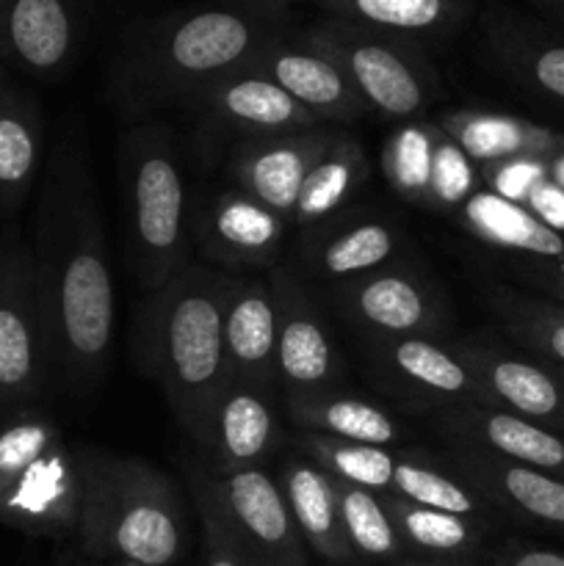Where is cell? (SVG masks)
I'll list each match as a JSON object with an SVG mask.
<instances>
[{
    "mask_svg": "<svg viewBox=\"0 0 564 566\" xmlns=\"http://www.w3.org/2000/svg\"><path fill=\"white\" fill-rule=\"evenodd\" d=\"M31 258L50 379L66 385L75 396H86L108 368L116 298L100 188L81 130H66L50 153Z\"/></svg>",
    "mask_w": 564,
    "mask_h": 566,
    "instance_id": "cell-1",
    "label": "cell"
},
{
    "mask_svg": "<svg viewBox=\"0 0 564 566\" xmlns=\"http://www.w3.org/2000/svg\"><path fill=\"white\" fill-rule=\"evenodd\" d=\"M291 0H210L133 28L111 70L116 111L144 119L180 108L288 31Z\"/></svg>",
    "mask_w": 564,
    "mask_h": 566,
    "instance_id": "cell-2",
    "label": "cell"
},
{
    "mask_svg": "<svg viewBox=\"0 0 564 566\" xmlns=\"http://www.w3.org/2000/svg\"><path fill=\"white\" fill-rule=\"evenodd\" d=\"M232 282L227 271L188 263L138 310V359L199 448L227 385L224 304Z\"/></svg>",
    "mask_w": 564,
    "mask_h": 566,
    "instance_id": "cell-3",
    "label": "cell"
},
{
    "mask_svg": "<svg viewBox=\"0 0 564 566\" xmlns=\"http://www.w3.org/2000/svg\"><path fill=\"white\" fill-rule=\"evenodd\" d=\"M81 464L77 534L94 556L169 566L182 551V509L171 479L136 457L92 451Z\"/></svg>",
    "mask_w": 564,
    "mask_h": 566,
    "instance_id": "cell-4",
    "label": "cell"
},
{
    "mask_svg": "<svg viewBox=\"0 0 564 566\" xmlns=\"http://www.w3.org/2000/svg\"><path fill=\"white\" fill-rule=\"evenodd\" d=\"M116 175L130 271L153 293L188 265L194 235L186 171L171 127L160 122L125 127L116 142Z\"/></svg>",
    "mask_w": 564,
    "mask_h": 566,
    "instance_id": "cell-5",
    "label": "cell"
},
{
    "mask_svg": "<svg viewBox=\"0 0 564 566\" xmlns=\"http://www.w3.org/2000/svg\"><path fill=\"white\" fill-rule=\"evenodd\" d=\"M81 464L36 409L0 423V523L39 536L77 531Z\"/></svg>",
    "mask_w": 564,
    "mask_h": 566,
    "instance_id": "cell-6",
    "label": "cell"
},
{
    "mask_svg": "<svg viewBox=\"0 0 564 566\" xmlns=\"http://www.w3.org/2000/svg\"><path fill=\"white\" fill-rule=\"evenodd\" d=\"M299 36L346 72L370 114L390 122H415L440 99V75L420 42L335 17H324L299 31Z\"/></svg>",
    "mask_w": 564,
    "mask_h": 566,
    "instance_id": "cell-7",
    "label": "cell"
},
{
    "mask_svg": "<svg viewBox=\"0 0 564 566\" xmlns=\"http://www.w3.org/2000/svg\"><path fill=\"white\" fill-rule=\"evenodd\" d=\"M302 457L346 484L363 486L382 497L412 503V506L440 509L470 520H484L487 501L470 490L437 459L415 451L376 446H348L318 434H299Z\"/></svg>",
    "mask_w": 564,
    "mask_h": 566,
    "instance_id": "cell-8",
    "label": "cell"
},
{
    "mask_svg": "<svg viewBox=\"0 0 564 566\" xmlns=\"http://www.w3.org/2000/svg\"><path fill=\"white\" fill-rule=\"evenodd\" d=\"M48 379V337L31 247L9 230L0 238V423L31 409Z\"/></svg>",
    "mask_w": 564,
    "mask_h": 566,
    "instance_id": "cell-9",
    "label": "cell"
},
{
    "mask_svg": "<svg viewBox=\"0 0 564 566\" xmlns=\"http://www.w3.org/2000/svg\"><path fill=\"white\" fill-rule=\"evenodd\" d=\"M330 304L365 343L401 337L442 340L451 326V310L440 287L407 263L332 285Z\"/></svg>",
    "mask_w": 564,
    "mask_h": 566,
    "instance_id": "cell-10",
    "label": "cell"
},
{
    "mask_svg": "<svg viewBox=\"0 0 564 566\" xmlns=\"http://www.w3.org/2000/svg\"><path fill=\"white\" fill-rule=\"evenodd\" d=\"M197 130L205 158L227 155L236 144L280 133L324 127L318 116L288 97L269 77L249 70H236L208 83L180 105Z\"/></svg>",
    "mask_w": 564,
    "mask_h": 566,
    "instance_id": "cell-11",
    "label": "cell"
},
{
    "mask_svg": "<svg viewBox=\"0 0 564 566\" xmlns=\"http://www.w3.org/2000/svg\"><path fill=\"white\" fill-rule=\"evenodd\" d=\"M186 479L205 490L232 539L258 566H307L304 539L280 481L263 468L216 475L210 464L186 462Z\"/></svg>",
    "mask_w": 564,
    "mask_h": 566,
    "instance_id": "cell-12",
    "label": "cell"
},
{
    "mask_svg": "<svg viewBox=\"0 0 564 566\" xmlns=\"http://www.w3.org/2000/svg\"><path fill=\"white\" fill-rule=\"evenodd\" d=\"M276 304V381L285 401L343 390L346 368L318 304L291 269L269 274Z\"/></svg>",
    "mask_w": 564,
    "mask_h": 566,
    "instance_id": "cell-13",
    "label": "cell"
},
{
    "mask_svg": "<svg viewBox=\"0 0 564 566\" xmlns=\"http://www.w3.org/2000/svg\"><path fill=\"white\" fill-rule=\"evenodd\" d=\"M382 175L407 202L429 210H459L479 186V166L440 130L437 122H404L382 144Z\"/></svg>",
    "mask_w": 564,
    "mask_h": 566,
    "instance_id": "cell-14",
    "label": "cell"
},
{
    "mask_svg": "<svg viewBox=\"0 0 564 566\" xmlns=\"http://www.w3.org/2000/svg\"><path fill=\"white\" fill-rule=\"evenodd\" d=\"M479 385L487 407L534 420L564 434V379L534 357H520L481 335L451 343Z\"/></svg>",
    "mask_w": 564,
    "mask_h": 566,
    "instance_id": "cell-15",
    "label": "cell"
},
{
    "mask_svg": "<svg viewBox=\"0 0 564 566\" xmlns=\"http://www.w3.org/2000/svg\"><path fill=\"white\" fill-rule=\"evenodd\" d=\"M374 379L420 412L451 403H484L479 385L451 343L431 337L365 343Z\"/></svg>",
    "mask_w": 564,
    "mask_h": 566,
    "instance_id": "cell-16",
    "label": "cell"
},
{
    "mask_svg": "<svg viewBox=\"0 0 564 566\" xmlns=\"http://www.w3.org/2000/svg\"><path fill=\"white\" fill-rule=\"evenodd\" d=\"M451 448L487 453L564 479V434L487 403H451L426 412Z\"/></svg>",
    "mask_w": 564,
    "mask_h": 566,
    "instance_id": "cell-17",
    "label": "cell"
},
{
    "mask_svg": "<svg viewBox=\"0 0 564 566\" xmlns=\"http://www.w3.org/2000/svg\"><path fill=\"white\" fill-rule=\"evenodd\" d=\"M241 70L258 72L296 99L302 108L330 122H357L370 114L346 72L326 53L310 48L299 33H282L252 55Z\"/></svg>",
    "mask_w": 564,
    "mask_h": 566,
    "instance_id": "cell-18",
    "label": "cell"
},
{
    "mask_svg": "<svg viewBox=\"0 0 564 566\" xmlns=\"http://www.w3.org/2000/svg\"><path fill=\"white\" fill-rule=\"evenodd\" d=\"M335 133L324 125L236 144L227 153V175L232 177L236 188L291 224L304 180L315 160L332 144Z\"/></svg>",
    "mask_w": 564,
    "mask_h": 566,
    "instance_id": "cell-19",
    "label": "cell"
},
{
    "mask_svg": "<svg viewBox=\"0 0 564 566\" xmlns=\"http://www.w3.org/2000/svg\"><path fill=\"white\" fill-rule=\"evenodd\" d=\"M288 221L241 188L219 191L199 208L194 238L219 269H274Z\"/></svg>",
    "mask_w": 564,
    "mask_h": 566,
    "instance_id": "cell-20",
    "label": "cell"
},
{
    "mask_svg": "<svg viewBox=\"0 0 564 566\" xmlns=\"http://www.w3.org/2000/svg\"><path fill=\"white\" fill-rule=\"evenodd\" d=\"M401 249V230L387 216L359 210H343L299 235L304 269L330 287L393 265Z\"/></svg>",
    "mask_w": 564,
    "mask_h": 566,
    "instance_id": "cell-21",
    "label": "cell"
},
{
    "mask_svg": "<svg viewBox=\"0 0 564 566\" xmlns=\"http://www.w3.org/2000/svg\"><path fill=\"white\" fill-rule=\"evenodd\" d=\"M446 468L479 492L490 506L523 523L564 534V479L558 475L451 446L446 453Z\"/></svg>",
    "mask_w": 564,
    "mask_h": 566,
    "instance_id": "cell-22",
    "label": "cell"
},
{
    "mask_svg": "<svg viewBox=\"0 0 564 566\" xmlns=\"http://www.w3.org/2000/svg\"><path fill=\"white\" fill-rule=\"evenodd\" d=\"M81 33L77 0H3L0 6V53L36 77L70 70Z\"/></svg>",
    "mask_w": 564,
    "mask_h": 566,
    "instance_id": "cell-23",
    "label": "cell"
},
{
    "mask_svg": "<svg viewBox=\"0 0 564 566\" xmlns=\"http://www.w3.org/2000/svg\"><path fill=\"white\" fill-rule=\"evenodd\" d=\"M481 33L484 53L509 81L564 108V39L503 6L487 9Z\"/></svg>",
    "mask_w": 564,
    "mask_h": 566,
    "instance_id": "cell-24",
    "label": "cell"
},
{
    "mask_svg": "<svg viewBox=\"0 0 564 566\" xmlns=\"http://www.w3.org/2000/svg\"><path fill=\"white\" fill-rule=\"evenodd\" d=\"M437 125L462 149L470 164L484 169L509 164L547 166L564 158V138L558 133L520 116L484 108H453L442 111Z\"/></svg>",
    "mask_w": 564,
    "mask_h": 566,
    "instance_id": "cell-25",
    "label": "cell"
},
{
    "mask_svg": "<svg viewBox=\"0 0 564 566\" xmlns=\"http://www.w3.org/2000/svg\"><path fill=\"white\" fill-rule=\"evenodd\" d=\"M280 442V423L271 407V392L241 381H227L210 415L202 451L216 475L263 468Z\"/></svg>",
    "mask_w": 564,
    "mask_h": 566,
    "instance_id": "cell-26",
    "label": "cell"
},
{
    "mask_svg": "<svg viewBox=\"0 0 564 566\" xmlns=\"http://www.w3.org/2000/svg\"><path fill=\"white\" fill-rule=\"evenodd\" d=\"M227 381L274 392L276 304L269 280H236L224 304Z\"/></svg>",
    "mask_w": 564,
    "mask_h": 566,
    "instance_id": "cell-27",
    "label": "cell"
},
{
    "mask_svg": "<svg viewBox=\"0 0 564 566\" xmlns=\"http://www.w3.org/2000/svg\"><path fill=\"white\" fill-rule=\"evenodd\" d=\"M459 224L487 247L518 258L540 260L542 265H564V235L553 224L514 199L487 188H476L457 210Z\"/></svg>",
    "mask_w": 564,
    "mask_h": 566,
    "instance_id": "cell-28",
    "label": "cell"
},
{
    "mask_svg": "<svg viewBox=\"0 0 564 566\" xmlns=\"http://www.w3.org/2000/svg\"><path fill=\"white\" fill-rule=\"evenodd\" d=\"M280 486L304 545L332 564L354 562L343 534L332 475L307 457H288L280 464Z\"/></svg>",
    "mask_w": 564,
    "mask_h": 566,
    "instance_id": "cell-29",
    "label": "cell"
},
{
    "mask_svg": "<svg viewBox=\"0 0 564 566\" xmlns=\"http://www.w3.org/2000/svg\"><path fill=\"white\" fill-rule=\"evenodd\" d=\"M42 160V111L0 70V210L20 208L36 182Z\"/></svg>",
    "mask_w": 564,
    "mask_h": 566,
    "instance_id": "cell-30",
    "label": "cell"
},
{
    "mask_svg": "<svg viewBox=\"0 0 564 566\" xmlns=\"http://www.w3.org/2000/svg\"><path fill=\"white\" fill-rule=\"evenodd\" d=\"M370 177V160L363 144L346 133H335L330 147L324 149L304 180L302 193L293 208L291 224L299 235L313 227L324 224L332 216L343 213L357 199Z\"/></svg>",
    "mask_w": 564,
    "mask_h": 566,
    "instance_id": "cell-31",
    "label": "cell"
},
{
    "mask_svg": "<svg viewBox=\"0 0 564 566\" xmlns=\"http://www.w3.org/2000/svg\"><path fill=\"white\" fill-rule=\"evenodd\" d=\"M324 17L385 31L393 36L442 39L457 31L470 11V0H310Z\"/></svg>",
    "mask_w": 564,
    "mask_h": 566,
    "instance_id": "cell-32",
    "label": "cell"
},
{
    "mask_svg": "<svg viewBox=\"0 0 564 566\" xmlns=\"http://www.w3.org/2000/svg\"><path fill=\"white\" fill-rule=\"evenodd\" d=\"M285 409L299 429L326 440L376 448H398L404 442L401 426L390 412L343 390L285 401Z\"/></svg>",
    "mask_w": 564,
    "mask_h": 566,
    "instance_id": "cell-33",
    "label": "cell"
},
{
    "mask_svg": "<svg viewBox=\"0 0 564 566\" xmlns=\"http://www.w3.org/2000/svg\"><path fill=\"white\" fill-rule=\"evenodd\" d=\"M487 310L498 318L501 329L564 379V307L509 285L490 282L484 287Z\"/></svg>",
    "mask_w": 564,
    "mask_h": 566,
    "instance_id": "cell-34",
    "label": "cell"
},
{
    "mask_svg": "<svg viewBox=\"0 0 564 566\" xmlns=\"http://www.w3.org/2000/svg\"><path fill=\"white\" fill-rule=\"evenodd\" d=\"M387 506H390L407 551L446 558H464L479 551L481 536H484V520H470L462 514L440 512V509L412 506V503L393 501V497H387Z\"/></svg>",
    "mask_w": 564,
    "mask_h": 566,
    "instance_id": "cell-35",
    "label": "cell"
},
{
    "mask_svg": "<svg viewBox=\"0 0 564 566\" xmlns=\"http://www.w3.org/2000/svg\"><path fill=\"white\" fill-rule=\"evenodd\" d=\"M332 486H335L343 534H346L354 556L387 562V558H398L407 553V545H404L390 506H387V497L363 490V486L346 484L341 479H332Z\"/></svg>",
    "mask_w": 564,
    "mask_h": 566,
    "instance_id": "cell-36",
    "label": "cell"
},
{
    "mask_svg": "<svg viewBox=\"0 0 564 566\" xmlns=\"http://www.w3.org/2000/svg\"><path fill=\"white\" fill-rule=\"evenodd\" d=\"M188 486H191L194 506H197L199 523H202V566H258L241 551V545L232 539L202 486L194 484V481H188Z\"/></svg>",
    "mask_w": 564,
    "mask_h": 566,
    "instance_id": "cell-37",
    "label": "cell"
},
{
    "mask_svg": "<svg viewBox=\"0 0 564 566\" xmlns=\"http://www.w3.org/2000/svg\"><path fill=\"white\" fill-rule=\"evenodd\" d=\"M492 566H564V553L547 547H509Z\"/></svg>",
    "mask_w": 564,
    "mask_h": 566,
    "instance_id": "cell-38",
    "label": "cell"
},
{
    "mask_svg": "<svg viewBox=\"0 0 564 566\" xmlns=\"http://www.w3.org/2000/svg\"><path fill=\"white\" fill-rule=\"evenodd\" d=\"M531 282L545 291L551 302L564 307V265H542V269L531 271Z\"/></svg>",
    "mask_w": 564,
    "mask_h": 566,
    "instance_id": "cell-39",
    "label": "cell"
},
{
    "mask_svg": "<svg viewBox=\"0 0 564 566\" xmlns=\"http://www.w3.org/2000/svg\"><path fill=\"white\" fill-rule=\"evenodd\" d=\"M534 6H540V9H545L547 14L556 17L558 22H564V0H531Z\"/></svg>",
    "mask_w": 564,
    "mask_h": 566,
    "instance_id": "cell-40",
    "label": "cell"
},
{
    "mask_svg": "<svg viewBox=\"0 0 564 566\" xmlns=\"http://www.w3.org/2000/svg\"><path fill=\"white\" fill-rule=\"evenodd\" d=\"M409 566H420V564H409Z\"/></svg>",
    "mask_w": 564,
    "mask_h": 566,
    "instance_id": "cell-41",
    "label": "cell"
},
{
    "mask_svg": "<svg viewBox=\"0 0 564 566\" xmlns=\"http://www.w3.org/2000/svg\"><path fill=\"white\" fill-rule=\"evenodd\" d=\"M0 6H3V0H0Z\"/></svg>",
    "mask_w": 564,
    "mask_h": 566,
    "instance_id": "cell-42",
    "label": "cell"
}]
</instances>
